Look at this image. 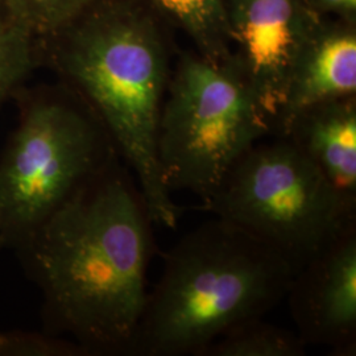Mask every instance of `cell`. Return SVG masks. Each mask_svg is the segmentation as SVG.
<instances>
[{"label": "cell", "mask_w": 356, "mask_h": 356, "mask_svg": "<svg viewBox=\"0 0 356 356\" xmlns=\"http://www.w3.org/2000/svg\"><path fill=\"white\" fill-rule=\"evenodd\" d=\"M153 225L120 157L57 209L17 251L42 294L45 331L91 356L129 355L156 254Z\"/></svg>", "instance_id": "cell-1"}, {"label": "cell", "mask_w": 356, "mask_h": 356, "mask_svg": "<svg viewBox=\"0 0 356 356\" xmlns=\"http://www.w3.org/2000/svg\"><path fill=\"white\" fill-rule=\"evenodd\" d=\"M66 31L51 64L102 122L153 223L176 229L185 209L164 184L156 148L170 78L161 35L147 13L119 0H99Z\"/></svg>", "instance_id": "cell-2"}, {"label": "cell", "mask_w": 356, "mask_h": 356, "mask_svg": "<svg viewBox=\"0 0 356 356\" xmlns=\"http://www.w3.org/2000/svg\"><path fill=\"white\" fill-rule=\"evenodd\" d=\"M292 267L220 218L204 220L163 254L131 356H201L216 338L266 317L285 300Z\"/></svg>", "instance_id": "cell-3"}, {"label": "cell", "mask_w": 356, "mask_h": 356, "mask_svg": "<svg viewBox=\"0 0 356 356\" xmlns=\"http://www.w3.org/2000/svg\"><path fill=\"white\" fill-rule=\"evenodd\" d=\"M0 154V248L19 251L35 231L120 157L74 90L28 95Z\"/></svg>", "instance_id": "cell-4"}, {"label": "cell", "mask_w": 356, "mask_h": 356, "mask_svg": "<svg viewBox=\"0 0 356 356\" xmlns=\"http://www.w3.org/2000/svg\"><path fill=\"white\" fill-rule=\"evenodd\" d=\"M202 210L267 244L293 272L356 229V198L280 136L243 153Z\"/></svg>", "instance_id": "cell-5"}, {"label": "cell", "mask_w": 356, "mask_h": 356, "mask_svg": "<svg viewBox=\"0 0 356 356\" xmlns=\"http://www.w3.org/2000/svg\"><path fill=\"white\" fill-rule=\"evenodd\" d=\"M272 135L241 66L184 54L170 74L157 128V160L168 191L206 201L229 168Z\"/></svg>", "instance_id": "cell-6"}, {"label": "cell", "mask_w": 356, "mask_h": 356, "mask_svg": "<svg viewBox=\"0 0 356 356\" xmlns=\"http://www.w3.org/2000/svg\"><path fill=\"white\" fill-rule=\"evenodd\" d=\"M229 47L247 76L272 135L293 67L322 26L306 0H225Z\"/></svg>", "instance_id": "cell-7"}, {"label": "cell", "mask_w": 356, "mask_h": 356, "mask_svg": "<svg viewBox=\"0 0 356 356\" xmlns=\"http://www.w3.org/2000/svg\"><path fill=\"white\" fill-rule=\"evenodd\" d=\"M285 298L307 346L327 347L331 355H355L356 229L294 272Z\"/></svg>", "instance_id": "cell-8"}, {"label": "cell", "mask_w": 356, "mask_h": 356, "mask_svg": "<svg viewBox=\"0 0 356 356\" xmlns=\"http://www.w3.org/2000/svg\"><path fill=\"white\" fill-rule=\"evenodd\" d=\"M355 94V28L322 24L293 67L273 136L306 108Z\"/></svg>", "instance_id": "cell-9"}, {"label": "cell", "mask_w": 356, "mask_h": 356, "mask_svg": "<svg viewBox=\"0 0 356 356\" xmlns=\"http://www.w3.org/2000/svg\"><path fill=\"white\" fill-rule=\"evenodd\" d=\"M279 136L339 191L356 198L355 95L319 103L294 115Z\"/></svg>", "instance_id": "cell-10"}, {"label": "cell", "mask_w": 356, "mask_h": 356, "mask_svg": "<svg viewBox=\"0 0 356 356\" xmlns=\"http://www.w3.org/2000/svg\"><path fill=\"white\" fill-rule=\"evenodd\" d=\"M181 26L201 56L213 61L231 58L225 0H147Z\"/></svg>", "instance_id": "cell-11"}, {"label": "cell", "mask_w": 356, "mask_h": 356, "mask_svg": "<svg viewBox=\"0 0 356 356\" xmlns=\"http://www.w3.org/2000/svg\"><path fill=\"white\" fill-rule=\"evenodd\" d=\"M307 344L296 330L264 317L243 322L206 347L201 356H304Z\"/></svg>", "instance_id": "cell-12"}, {"label": "cell", "mask_w": 356, "mask_h": 356, "mask_svg": "<svg viewBox=\"0 0 356 356\" xmlns=\"http://www.w3.org/2000/svg\"><path fill=\"white\" fill-rule=\"evenodd\" d=\"M36 40L20 26L0 0V104L17 95L38 64Z\"/></svg>", "instance_id": "cell-13"}, {"label": "cell", "mask_w": 356, "mask_h": 356, "mask_svg": "<svg viewBox=\"0 0 356 356\" xmlns=\"http://www.w3.org/2000/svg\"><path fill=\"white\" fill-rule=\"evenodd\" d=\"M99 0H1L13 19L35 38L64 33Z\"/></svg>", "instance_id": "cell-14"}, {"label": "cell", "mask_w": 356, "mask_h": 356, "mask_svg": "<svg viewBox=\"0 0 356 356\" xmlns=\"http://www.w3.org/2000/svg\"><path fill=\"white\" fill-rule=\"evenodd\" d=\"M0 356H91L70 338L48 331H0Z\"/></svg>", "instance_id": "cell-15"}, {"label": "cell", "mask_w": 356, "mask_h": 356, "mask_svg": "<svg viewBox=\"0 0 356 356\" xmlns=\"http://www.w3.org/2000/svg\"><path fill=\"white\" fill-rule=\"evenodd\" d=\"M310 8L322 17L323 15H335L348 23H354L356 0H306Z\"/></svg>", "instance_id": "cell-16"}, {"label": "cell", "mask_w": 356, "mask_h": 356, "mask_svg": "<svg viewBox=\"0 0 356 356\" xmlns=\"http://www.w3.org/2000/svg\"><path fill=\"white\" fill-rule=\"evenodd\" d=\"M0 251H1V248H0Z\"/></svg>", "instance_id": "cell-17"}]
</instances>
